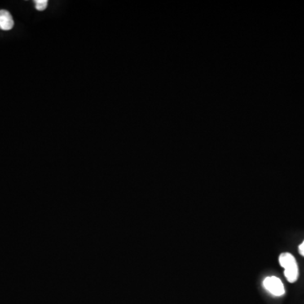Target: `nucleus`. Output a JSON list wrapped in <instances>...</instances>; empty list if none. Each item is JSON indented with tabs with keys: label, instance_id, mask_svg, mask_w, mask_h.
Segmentation results:
<instances>
[{
	"label": "nucleus",
	"instance_id": "obj_5",
	"mask_svg": "<svg viewBox=\"0 0 304 304\" xmlns=\"http://www.w3.org/2000/svg\"><path fill=\"white\" fill-rule=\"evenodd\" d=\"M298 251H299L300 254L304 257V240L298 247Z\"/></svg>",
	"mask_w": 304,
	"mask_h": 304
},
{
	"label": "nucleus",
	"instance_id": "obj_4",
	"mask_svg": "<svg viewBox=\"0 0 304 304\" xmlns=\"http://www.w3.org/2000/svg\"><path fill=\"white\" fill-rule=\"evenodd\" d=\"M35 5H36V9L39 11H43L46 10L48 7V4L49 1L48 0H36L34 1Z\"/></svg>",
	"mask_w": 304,
	"mask_h": 304
},
{
	"label": "nucleus",
	"instance_id": "obj_2",
	"mask_svg": "<svg viewBox=\"0 0 304 304\" xmlns=\"http://www.w3.org/2000/svg\"><path fill=\"white\" fill-rule=\"evenodd\" d=\"M263 287L270 294L275 297H280L285 294V287L280 278L276 276H268L263 280Z\"/></svg>",
	"mask_w": 304,
	"mask_h": 304
},
{
	"label": "nucleus",
	"instance_id": "obj_1",
	"mask_svg": "<svg viewBox=\"0 0 304 304\" xmlns=\"http://www.w3.org/2000/svg\"><path fill=\"white\" fill-rule=\"evenodd\" d=\"M279 263L284 268V275L289 283L297 282L299 275L298 265L294 256L292 253H283L279 257Z\"/></svg>",
	"mask_w": 304,
	"mask_h": 304
},
{
	"label": "nucleus",
	"instance_id": "obj_3",
	"mask_svg": "<svg viewBox=\"0 0 304 304\" xmlns=\"http://www.w3.org/2000/svg\"><path fill=\"white\" fill-rule=\"evenodd\" d=\"M14 20L12 15L7 10H0V29L3 31H10L14 27Z\"/></svg>",
	"mask_w": 304,
	"mask_h": 304
}]
</instances>
